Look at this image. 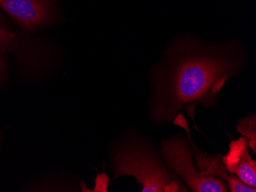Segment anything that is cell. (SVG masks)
Returning <instances> with one entry per match:
<instances>
[{
    "instance_id": "6",
    "label": "cell",
    "mask_w": 256,
    "mask_h": 192,
    "mask_svg": "<svg viewBox=\"0 0 256 192\" xmlns=\"http://www.w3.org/2000/svg\"><path fill=\"white\" fill-rule=\"evenodd\" d=\"M0 7L28 29L46 23L50 15L46 0H0Z\"/></svg>"
},
{
    "instance_id": "4",
    "label": "cell",
    "mask_w": 256,
    "mask_h": 192,
    "mask_svg": "<svg viewBox=\"0 0 256 192\" xmlns=\"http://www.w3.org/2000/svg\"><path fill=\"white\" fill-rule=\"evenodd\" d=\"M174 124L180 126L188 134V139L190 144L192 146L194 156L195 157L196 166L197 169L202 174L208 177L216 178L225 181L228 186V192H256V189L250 187L244 184L236 176L230 174L222 162L220 155H208L202 153L196 145L194 143L191 137L190 131L188 127L186 120L184 116L180 113L174 120Z\"/></svg>"
},
{
    "instance_id": "2",
    "label": "cell",
    "mask_w": 256,
    "mask_h": 192,
    "mask_svg": "<svg viewBox=\"0 0 256 192\" xmlns=\"http://www.w3.org/2000/svg\"><path fill=\"white\" fill-rule=\"evenodd\" d=\"M114 178L132 176L143 192H189L165 165L154 145L140 135L128 134L112 151Z\"/></svg>"
},
{
    "instance_id": "8",
    "label": "cell",
    "mask_w": 256,
    "mask_h": 192,
    "mask_svg": "<svg viewBox=\"0 0 256 192\" xmlns=\"http://www.w3.org/2000/svg\"><path fill=\"white\" fill-rule=\"evenodd\" d=\"M14 35L4 28H0V44H6L14 41Z\"/></svg>"
},
{
    "instance_id": "5",
    "label": "cell",
    "mask_w": 256,
    "mask_h": 192,
    "mask_svg": "<svg viewBox=\"0 0 256 192\" xmlns=\"http://www.w3.org/2000/svg\"><path fill=\"white\" fill-rule=\"evenodd\" d=\"M248 146L246 137L232 140L230 151L226 156H221V159L230 174L236 176L246 186L256 189V162L252 160Z\"/></svg>"
},
{
    "instance_id": "3",
    "label": "cell",
    "mask_w": 256,
    "mask_h": 192,
    "mask_svg": "<svg viewBox=\"0 0 256 192\" xmlns=\"http://www.w3.org/2000/svg\"><path fill=\"white\" fill-rule=\"evenodd\" d=\"M160 153L170 171L194 192H226L225 181L208 177L197 169L194 162V152L188 138L175 135L162 139Z\"/></svg>"
},
{
    "instance_id": "7",
    "label": "cell",
    "mask_w": 256,
    "mask_h": 192,
    "mask_svg": "<svg viewBox=\"0 0 256 192\" xmlns=\"http://www.w3.org/2000/svg\"><path fill=\"white\" fill-rule=\"evenodd\" d=\"M256 116L250 114L245 118L241 119L236 127L237 132L248 140V146L252 150L253 154H256Z\"/></svg>"
},
{
    "instance_id": "1",
    "label": "cell",
    "mask_w": 256,
    "mask_h": 192,
    "mask_svg": "<svg viewBox=\"0 0 256 192\" xmlns=\"http://www.w3.org/2000/svg\"><path fill=\"white\" fill-rule=\"evenodd\" d=\"M242 64V55L234 45L176 43L154 77L150 112L154 123L168 124L184 107L191 111L192 106L198 104L205 108L216 107L220 90Z\"/></svg>"
}]
</instances>
